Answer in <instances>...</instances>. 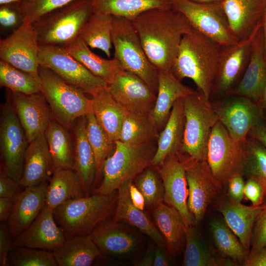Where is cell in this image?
<instances>
[{"mask_svg":"<svg viewBox=\"0 0 266 266\" xmlns=\"http://www.w3.org/2000/svg\"><path fill=\"white\" fill-rule=\"evenodd\" d=\"M248 136L256 139L266 147V122L252 129Z\"/></svg>","mask_w":266,"mask_h":266,"instance_id":"57","label":"cell"},{"mask_svg":"<svg viewBox=\"0 0 266 266\" xmlns=\"http://www.w3.org/2000/svg\"><path fill=\"white\" fill-rule=\"evenodd\" d=\"M86 117V134L93 149L96 162L95 190L102 177L104 162L113 151L115 144L106 134L92 112L89 113Z\"/></svg>","mask_w":266,"mask_h":266,"instance_id":"40","label":"cell"},{"mask_svg":"<svg viewBox=\"0 0 266 266\" xmlns=\"http://www.w3.org/2000/svg\"><path fill=\"white\" fill-rule=\"evenodd\" d=\"M39 65L52 70L68 83L78 87L92 96L108 84L95 75L72 56L64 47L40 46Z\"/></svg>","mask_w":266,"mask_h":266,"instance_id":"13","label":"cell"},{"mask_svg":"<svg viewBox=\"0 0 266 266\" xmlns=\"http://www.w3.org/2000/svg\"><path fill=\"white\" fill-rule=\"evenodd\" d=\"M38 73L40 92L54 120L71 130L77 119L92 112V100L86 97L82 90L68 83L47 67L39 65Z\"/></svg>","mask_w":266,"mask_h":266,"instance_id":"5","label":"cell"},{"mask_svg":"<svg viewBox=\"0 0 266 266\" xmlns=\"http://www.w3.org/2000/svg\"><path fill=\"white\" fill-rule=\"evenodd\" d=\"M262 24L248 38L222 47L211 94L222 98L231 94L237 86L249 63L253 38Z\"/></svg>","mask_w":266,"mask_h":266,"instance_id":"15","label":"cell"},{"mask_svg":"<svg viewBox=\"0 0 266 266\" xmlns=\"http://www.w3.org/2000/svg\"><path fill=\"white\" fill-rule=\"evenodd\" d=\"M132 181L129 186L130 196L133 203L138 209L144 210L145 201L144 197Z\"/></svg>","mask_w":266,"mask_h":266,"instance_id":"55","label":"cell"},{"mask_svg":"<svg viewBox=\"0 0 266 266\" xmlns=\"http://www.w3.org/2000/svg\"><path fill=\"white\" fill-rule=\"evenodd\" d=\"M231 32L239 41L248 38L262 23L266 0H223Z\"/></svg>","mask_w":266,"mask_h":266,"instance_id":"23","label":"cell"},{"mask_svg":"<svg viewBox=\"0 0 266 266\" xmlns=\"http://www.w3.org/2000/svg\"><path fill=\"white\" fill-rule=\"evenodd\" d=\"M14 197H0V221L6 222L9 216Z\"/></svg>","mask_w":266,"mask_h":266,"instance_id":"56","label":"cell"},{"mask_svg":"<svg viewBox=\"0 0 266 266\" xmlns=\"http://www.w3.org/2000/svg\"><path fill=\"white\" fill-rule=\"evenodd\" d=\"M55 172L51 155L44 134L30 142L24 159L22 176L23 187L49 181Z\"/></svg>","mask_w":266,"mask_h":266,"instance_id":"26","label":"cell"},{"mask_svg":"<svg viewBox=\"0 0 266 266\" xmlns=\"http://www.w3.org/2000/svg\"><path fill=\"white\" fill-rule=\"evenodd\" d=\"M77 173L73 169L55 171L49 181L46 204L53 210L71 199L85 197Z\"/></svg>","mask_w":266,"mask_h":266,"instance_id":"36","label":"cell"},{"mask_svg":"<svg viewBox=\"0 0 266 266\" xmlns=\"http://www.w3.org/2000/svg\"><path fill=\"white\" fill-rule=\"evenodd\" d=\"M40 46L33 25L24 23L0 40V59L31 73H38Z\"/></svg>","mask_w":266,"mask_h":266,"instance_id":"16","label":"cell"},{"mask_svg":"<svg viewBox=\"0 0 266 266\" xmlns=\"http://www.w3.org/2000/svg\"><path fill=\"white\" fill-rule=\"evenodd\" d=\"M266 246V206L255 222L251 240L250 256Z\"/></svg>","mask_w":266,"mask_h":266,"instance_id":"49","label":"cell"},{"mask_svg":"<svg viewBox=\"0 0 266 266\" xmlns=\"http://www.w3.org/2000/svg\"><path fill=\"white\" fill-rule=\"evenodd\" d=\"M101 254L125 257L134 253L140 243L136 233L122 222L107 220L100 224L89 235Z\"/></svg>","mask_w":266,"mask_h":266,"instance_id":"22","label":"cell"},{"mask_svg":"<svg viewBox=\"0 0 266 266\" xmlns=\"http://www.w3.org/2000/svg\"><path fill=\"white\" fill-rule=\"evenodd\" d=\"M170 1L173 8L181 12L193 28L210 37L221 47L233 45L238 41L231 32L222 2Z\"/></svg>","mask_w":266,"mask_h":266,"instance_id":"11","label":"cell"},{"mask_svg":"<svg viewBox=\"0 0 266 266\" xmlns=\"http://www.w3.org/2000/svg\"><path fill=\"white\" fill-rule=\"evenodd\" d=\"M266 206V200L260 205L247 206L229 196L219 205L218 210L223 216L225 223L248 253L255 222Z\"/></svg>","mask_w":266,"mask_h":266,"instance_id":"27","label":"cell"},{"mask_svg":"<svg viewBox=\"0 0 266 266\" xmlns=\"http://www.w3.org/2000/svg\"><path fill=\"white\" fill-rule=\"evenodd\" d=\"M0 86L14 92L32 94L40 92L38 73H31L0 61Z\"/></svg>","mask_w":266,"mask_h":266,"instance_id":"41","label":"cell"},{"mask_svg":"<svg viewBox=\"0 0 266 266\" xmlns=\"http://www.w3.org/2000/svg\"><path fill=\"white\" fill-rule=\"evenodd\" d=\"M158 129L150 114L128 112L120 132V141L139 145L158 139Z\"/></svg>","mask_w":266,"mask_h":266,"instance_id":"39","label":"cell"},{"mask_svg":"<svg viewBox=\"0 0 266 266\" xmlns=\"http://www.w3.org/2000/svg\"><path fill=\"white\" fill-rule=\"evenodd\" d=\"M152 143L131 145L116 141L113 151L104 162L101 182L94 194H109L151 165L156 151Z\"/></svg>","mask_w":266,"mask_h":266,"instance_id":"6","label":"cell"},{"mask_svg":"<svg viewBox=\"0 0 266 266\" xmlns=\"http://www.w3.org/2000/svg\"><path fill=\"white\" fill-rule=\"evenodd\" d=\"M48 182L25 187L14 197L6 221L13 240L31 225L46 204Z\"/></svg>","mask_w":266,"mask_h":266,"instance_id":"21","label":"cell"},{"mask_svg":"<svg viewBox=\"0 0 266 266\" xmlns=\"http://www.w3.org/2000/svg\"><path fill=\"white\" fill-rule=\"evenodd\" d=\"M156 168L164 188V202L179 211L186 226H195L194 217L187 205L188 189L185 166L178 154L169 155Z\"/></svg>","mask_w":266,"mask_h":266,"instance_id":"17","label":"cell"},{"mask_svg":"<svg viewBox=\"0 0 266 266\" xmlns=\"http://www.w3.org/2000/svg\"><path fill=\"white\" fill-rule=\"evenodd\" d=\"M155 246L150 243L146 249L143 258L139 262L134 264L135 266H153L154 259Z\"/></svg>","mask_w":266,"mask_h":266,"instance_id":"58","label":"cell"},{"mask_svg":"<svg viewBox=\"0 0 266 266\" xmlns=\"http://www.w3.org/2000/svg\"><path fill=\"white\" fill-rule=\"evenodd\" d=\"M94 12L133 20L152 9L173 8L170 0H92Z\"/></svg>","mask_w":266,"mask_h":266,"instance_id":"37","label":"cell"},{"mask_svg":"<svg viewBox=\"0 0 266 266\" xmlns=\"http://www.w3.org/2000/svg\"><path fill=\"white\" fill-rule=\"evenodd\" d=\"M133 181L144 197L146 207L153 210L164 202V188L158 171L147 167Z\"/></svg>","mask_w":266,"mask_h":266,"instance_id":"45","label":"cell"},{"mask_svg":"<svg viewBox=\"0 0 266 266\" xmlns=\"http://www.w3.org/2000/svg\"><path fill=\"white\" fill-rule=\"evenodd\" d=\"M131 21L151 64L170 72L182 37L192 27L188 19L172 8L150 9Z\"/></svg>","mask_w":266,"mask_h":266,"instance_id":"1","label":"cell"},{"mask_svg":"<svg viewBox=\"0 0 266 266\" xmlns=\"http://www.w3.org/2000/svg\"><path fill=\"white\" fill-rule=\"evenodd\" d=\"M0 116V172L19 182L23 171L25 153L29 145L27 136L7 89Z\"/></svg>","mask_w":266,"mask_h":266,"instance_id":"9","label":"cell"},{"mask_svg":"<svg viewBox=\"0 0 266 266\" xmlns=\"http://www.w3.org/2000/svg\"><path fill=\"white\" fill-rule=\"evenodd\" d=\"M185 117L182 146L179 153L197 160H206L212 129L219 121L210 102L198 89L183 98Z\"/></svg>","mask_w":266,"mask_h":266,"instance_id":"7","label":"cell"},{"mask_svg":"<svg viewBox=\"0 0 266 266\" xmlns=\"http://www.w3.org/2000/svg\"><path fill=\"white\" fill-rule=\"evenodd\" d=\"M23 23L18 3L0 5V25L3 29L14 31Z\"/></svg>","mask_w":266,"mask_h":266,"instance_id":"48","label":"cell"},{"mask_svg":"<svg viewBox=\"0 0 266 266\" xmlns=\"http://www.w3.org/2000/svg\"><path fill=\"white\" fill-rule=\"evenodd\" d=\"M185 266H217L212 251L203 243L194 226L185 227Z\"/></svg>","mask_w":266,"mask_h":266,"instance_id":"43","label":"cell"},{"mask_svg":"<svg viewBox=\"0 0 266 266\" xmlns=\"http://www.w3.org/2000/svg\"><path fill=\"white\" fill-rule=\"evenodd\" d=\"M210 230L215 244L221 254L233 261L244 263L249 253L226 223L214 219Z\"/></svg>","mask_w":266,"mask_h":266,"instance_id":"42","label":"cell"},{"mask_svg":"<svg viewBox=\"0 0 266 266\" xmlns=\"http://www.w3.org/2000/svg\"><path fill=\"white\" fill-rule=\"evenodd\" d=\"M260 106L266 121V83L264 88L261 98L257 102Z\"/></svg>","mask_w":266,"mask_h":266,"instance_id":"60","label":"cell"},{"mask_svg":"<svg viewBox=\"0 0 266 266\" xmlns=\"http://www.w3.org/2000/svg\"><path fill=\"white\" fill-rule=\"evenodd\" d=\"M158 81L156 100L150 115L159 129L166 124L175 102L194 90L183 84L171 71H158Z\"/></svg>","mask_w":266,"mask_h":266,"instance_id":"30","label":"cell"},{"mask_svg":"<svg viewBox=\"0 0 266 266\" xmlns=\"http://www.w3.org/2000/svg\"><path fill=\"white\" fill-rule=\"evenodd\" d=\"M7 90L29 142L44 134L53 118L42 93L25 94Z\"/></svg>","mask_w":266,"mask_h":266,"instance_id":"19","label":"cell"},{"mask_svg":"<svg viewBox=\"0 0 266 266\" xmlns=\"http://www.w3.org/2000/svg\"><path fill=\"white\" fill-rule=\"evenodd\" d=\"M113 98L129 112L150 114L156 100V94L136 74L123 69L108 84Z\"/></svg>","mask_w":266,"mask_h":266,"instance_id":"18","label":"cell"},{"mask_svg":"<svg viewBox=\"0 0 266 266\" xmlns=\"http://www.w3.org/2000/svg\"><path fill=\"white\" fill-rule=\"evenodd\" d=\"M243 264L244 266H266V246L248 256Z\"/></svg>","mask_w":266,"mask_h":266,"instance_id":"54","label":"cell"},{"mask_svg":"<svg viewBox=\"0 0 266 266\" xmlns=\"http://www.w3.org/2000/svg\"><path fill=\"white\" fill-rule=\"evenodd\" d=\"M168 265H169V262L164 252V249L156 244L153 266H166Z\"/></svg>","mask_w":266,"mask_h":266,"instance_id":"59","label":"cell"},{"mask_svg":"<svg viewBox=\"0 0 266 266\" xmlns=\"http://www.w3.org/2000/svg\"><path fill=\"white\" fill-rule=\"evenodd\" d=\"M52 252L58 266H90L101 255L89 235L66 238Z\"/></svg>","mask_w":266,"mask_h":266,"instance_id":"33","label":"cell"},{"mask_svg":"<svg viewBox=\"0 0 266 266\" xmlns=\"http://www.w3.org/2000/svg\"><path fill=\"white\" fill-rule=\"evenodd\" d=\"M262 30L263 33L265 50L266 55V10L262 21Z\"/></svg>","mask_w":266,"mask_h":266,"instance_id":"61","label":"cell"},{"mask_svg":"<svg viewBox=\"0 0 266 266\" xmlns=\"http://www.w3.org/2000/svg\"><path fill=\"white\" fill-rule=\"evenodd\" d=\"M71 132L73 140V170L78 176L85 196L94 190L96 176L95 159L86 134V117L74 122Z\"/></svg>","mask_w":266,"mask_h":266,"instance_id":"25","label":"cell"},{"mask_svg":"<svg viewBox=\"0 0 266 266\" xmlns=\"http://www.w3.org/2000/svg\"><path fill=\"white\" fill-rule=\"evenodd\" d=\"M244 176L236 174L228 181V196L232 199L241 202L244 197V189L245 182Z\"/></svg>","mask_w":266,"mask_h":266,"instance_id":"52","label":"cell"},{"mask_svg":"<svg viewBox=\"0 0 266 266\" xmlns=\"http://www.w3.org/2000/svg\"><path fill=\"white\" fill-rule=\"evenodd\" d=\"M266 83V55L262 24L252 42L250 59L240 82L231 94L249 98L258 102Z\"/></svg>","mask_w":266,"mask_h":266,"instance_id":"24","label":"cell"},{"mask_svg":"<svg viewBox=\"0 0 266 266\" xmlns=\"http://www.w3.org/2000/svg\"><path fill=\"white\" fill-rule=\"evenodd\" d=\"M23 189L18 181L0 172V197H15Z\"/></svg>","mask_w":266,"mask_h":266,"instance_id":"53","label":"cell"},{"mask_svg":"<svg viewBox=\"0 0 266 266\" xmlns=\"http://www.w3.org/2000/svg\"><path fill=\"white\" fill-rule=\"evenodd\" d=\"M66 239L54 219L53 209L45 204L31 225L13 240V245L52 252Z\"/></svg>","mask_w":266,"mask_h":266,"instance_id":"20","label":"cell"},{"mask_svg":"<svg viewBox=\"0 0 266 266\" xmlns=\"http://www.w3.org/2000/svg\"><path fill=\"white\" fill-rule=\"evenodd\" d=\"M206 161L215 178L227 185L233 175L244 176L247 155L243 143L234 140L219 121L211 132Z\"/></svg>","mask_w":266,"mask_h":266,"instance_id":"10","label":"cell"},{"mask_svg":"<svg viewBox=\"0 0 266 266\" xmlns=\"http://www.w3.org/2000/svg\"><path fill=\"white\" fill-rule=\"evenodd\" d=\"M244 194L253 205H260L266 200V195L262 185L253 178H247L245 182Z\"/></svg>","mask_w":266,"mask_h":266,"instance_id":"50","label":"cell"},{"mask_svg":"<svg viewBox=\"0 0 266 266\" xmlns=\"http://www.w3.org/2000/svg\"><path fill=\"white\" fill-rule=\"evenodd\" d=\"M117 199L118 190L109 194L96 193L71 199L54 208L53 216L66 238L89 235L114 214Z\"/></svg>","mask_w":266,"mask_h":266,"instance_id":"3","label":"cell"},{"mask_svg":"<svg viewBox=\"0 0 266 266\" xmlns=\"http://www.w3.org/2000/svg\"><path fill=\"white\" fill-rule=\"evenodd\" d=\"M114 16L94 13L83 26L79 38L89 47L102 50L110 58Z\"/></svg>","mask_w":266,"mask_h":266,"instance_id":"38","label":"cell"},{"mask_svg":"<svg viewBox=\"0 0 266 266\" xmlns=\"http://www.w3.org/2000/svg\"><path fill=\"white\" fill-rule=\"evenodd\" d=\"M8 262L13 266H58L51 251L14 245L9 253Z\"/></svg>","mask_w":266,"mask_h":266,"instance_id":"46","label":"cell"},{"mask_svg":"<svg viewBox=\"0 0 266 266\" xmlns=\"http://www.w3.org/2000/svg\"><path fill=\"white\" fill-rule=\"evenodd\" d=\"M74 0H22L18 3L24 23L33 24L49 12Z\"/></svg>","mask_w":266,"mask_h":266,"instance_id":"47","label":"cell"},{"mask_svg":"<svg viewBox=\"0 0 266 266\" xmlns=\"http://www.w3.org/2000/svg\"><path fill=\"white\" fill-rule=\"evenodd\" d=\"M112 43L114 58L123 68L139 77L157 94L158 70L148 59L131 20L114 16Z\"/></svg>","mask_w":266,"mask_h":266,"instance_id":"8","label":"cell"},{"mask_svg":"<svg viewBox=\"0 0 266 266\" xmlns=\"http://www.w3.org/2000/svg\"><path fill=\"white\" fill-rule=\"evenodd\" d=\"M186 169L188 189L187 205L195 225L203 220L212 201L220 193L222 184L215 178L206 160H197L178 153Z\"/></svg>","mask_w":266,"mask_h":266,"instance_id":"14","label":"cell"},{"mask_svg":"<svg viewBox=\"0 0 266 266\" xmlns=\"http://www.w3.org/2000/svg\"><path fill=\"white\" fill-rule=\"evenodd\" d=\"M94 13L92 0H74L49 12L32 24L38 44L66 47L79 38Z\"/></svg>","mask_w":266,"mask_h":266,"instance_id":"4","label":"cell"},{"mask_svg":"<svg viewBox=\"0 0 266 266\" xmlns=\"http://www.w3.org/2000/svg\"><path fill=\"white\" fill-rule=\"evenodd\" d=\"M133 180L127 181L118 188L117 205L112 221L126 223L136 227L164 249L166 248L165 239L154 222L131 200L129 186Z\"/></svg>","mask_w":266,"mask_h":266,"instance_id":"28","label":"cell"},{"mask_svg":"<svg viewBox=\"0 0 266 266\" xmlns=\"http://www.w3.org/2000/svg\"><path fill=\"white\" fill-rule=\"evenodd\" d=\"M55 171L73 170V140L71 131L53 120L44 133Z\"/></svg>","mask_w":266,"mask_h":266,"instance_id":"35","label":"cell"},{"mask_svg":"<svg viewBox=\"0 0 266 266\" xmlns=\"http://www.w3.org/2000/svg\"><path fill=\"white\" fill-rule=\"evenodd\" d=\"M185 124L183 98H181L174 103L164 128L159 135L156 151L151 166L158 167L163 164L169 155L180 152Z\"/></svg>","mask_w":266,"mask_h":266,"instance_id":"29","label":"cell"},{"mask_svg":"<svg viewBox=\"0 0 266 266\" xmlns=\"http://www.w3.org/2000/svg\"><path fill=\"white\" fill-rule=\"evenodd\" d=\"M221 47L210 37L192 27L182 37L171 73L180 81L191 79L198 89L210 100Z\"/></svg>","mask_w":266,"mask_h":266,"instance_id":"2","label":"cell"},{"mask_svg":"<svg viewBox=\"0 0 266 266\" xmlns=\"http://www.w3.org/2000/svg\"><path fill=\"white\" fill-rule=\"evenodd\" d=\"M13 246V239L6 222L0 226V266H8V256Z\"/></svg>","mask_w":266,"mask_h":266,"instance_id":"51","label":"cell"},{"mask_svg":"<svg viewBox=\"0 0 266 266\" xmlns=\"http://www.w3.org/2000/svg\"><path fill=\"white\" fill-rule=\"evenodd\" d=\"M212 106L230 136L240 143L245 142L252 129L266 122L258 103L243 96L228 95Z\"/></svg>","mask_w":266,"mask_h":266,"instance_id":"12","label":"cell"},{"mask_svg":"<svg viewBox=\"0 0 266 266\" xmlns=\"http://www.w3.org/2000/svg\"><path fill=\"white\" fill-rule=\"evenodd\" d=\"M192 1L201 2V3H207V2H222L223 0H191Z\"/></svg>","mask_w":266,"mask_h":266,"instance_id":"63","label":"cell"},{"mask_svg":"<svg viewBox=\"0 0 266 266\" xmlns=\"http://www.w3.org/2000/svg\"><path fill=\"white\" fill-rule=\"evenodd\" d=\"M22 0H0V5L10 4V3H18Z\"/></svg>","mask_w":266,"mask_h":266,"instance_id":"62","label":"cell"},{"mask_svg":"<svg viewBox=\"0 0 266 266\" xmlns=\"http://www.w3.org/2000/svg\"><path fill=\"white\" fill-rule=\"evenodd\" d=\"M68 53L95 75L108 84L113 81L116 74L124 69L115 58L106 59L93 52L89 46L78 38L65 47Z\"/></svg>","mask_w":266,"mask_h":266,"instance_id":"34","label":"cell"},{"mask_svg":"<svg viewBox=\"0 0 266 266\" xmlns=\"http://www.w3.org/2000/svg\"><path fill=\"white\" fill-rule=\"evenodd\" d=\"M156 226L162 234L168 252L176 256L181 251L185 239V225L182 216L175 208L164 202L152 210Z\"/></svg>","mask_w":266,"mask_h":266,"instance_id":"32","label":"cell"},{"mask_svg":"<svg viewBox=\"0 0 266 266\" xmlns=\"http://www.w3.org/2000/svg\"><path fill=\"white\" fill-rule=\"evenodd\" d=\"M247 163L244 176L258 180L266 195V147L256 139L248 136L244 142Z\"/></svg>","mask_w":266,"mask_h":266,"instance_id":"44","label":"cell"},{"mask_svg":"<svg viewBox=\"0 0 266 266\" xmlns=\"http://www.w3.org/2000/svg\"><path fill=\"white\" fill-rule=\"evenodd\" d=\"M92 112L113 141L119 139L124 120L128 113L110 93L108 86L92 96Z\"/></svg>","mask_w":266,"mask_h":266,"instance_id":"31","label":"cell"}]
</instances>
